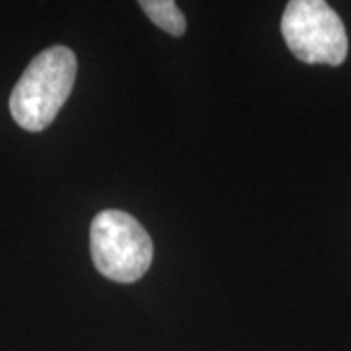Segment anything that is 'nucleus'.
I'll return each instance as SVG.
<instances>
[{
	"label": "nucleus",
	"instance_id": "1",
	"mask_svg": "<svg viewBox=\"0 0 351 351\" xmlns=\"http://www.w3.org/2000/svg\"><path fill=\"white\" fill-rule=\"evenodd\" d=\"M76 69V55L64 45L36 55L10 94L14 121L29 133L47 129L73 92Z\"/></svg>",
	"mask_w": 351,
	"mask_h": 351
},
{
	"label": "nucleus",
	"instance_id": "2",
	"mask_svg": "<svg viewBox=\"0 0 351 351\" xmlns=\"http://www.w3.org/2000/svg\"><path fill=\"white\" fill-rule=\"evenodd\" d=\"M90 254L101 276L117 283H133L149 271L152 240L133 215L106 209L90 226Z\"/></svg>",
	"mask_w": 351,
	"mask_h": 351
},
{
	"label": "nucleus",
	"instance_id": "3",
	"mask_svg": "<svg viewBox=\"0 0 351 351\" xmlns=\"http://www.w3.org/2000/svg\"><path fill=\"white\" fill-rule=\"evenodd\" d=\"M281 34L302 63L338 66L348 57L343 22L324 0H291L281 18Z\"/></svg>",
	"mask_w": 351,
	"mask_h": 351
},
{
	"label": "nucleus",
	"instance_id": "4",
	"mask_svg": "<svg viewBox=\"0 0 351 351\" xmlns=\"http://www.w3.org/2000/svg\"><path fill=\"white\" fill-rule=\"evenodd\" d=\"M138 6L166 34L174 38L186 34V16L174 0H143L138 2Z\"/></svg>",
	"mask_w": 351,
	"mask_h": 351
}]
</instances>
